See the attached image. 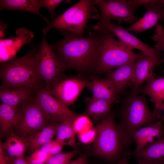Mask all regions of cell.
<instances>
[{
	"label": "cell",
	"instance_id": "6da1fadb",
	"mask_svg": "<svg viewBox=\"0 0 164 164\" xmlns=\"http://www.w3.org/2000/svg\"><path fill=\"white\" fill-rule=\"evenodd\" d=\"M61 39L50 45L65 70L73 69L81 73L94 71L101 45V34L94 31L85 37L65 34Z\"/></svg>",
	"mask_w": 164,
	"mask_h": 164
},
{
	"label": "cell",
	"instance_id": "7a4b0ae2",
	"mask_svg": "<svg viewBox=\"0 0 164 164\" xmlns=\"http://www.w3.org/2000/svg\"><path fill=\"white\" fill-rule=\"evenodd\" d=\"M34 47L23 56L1 63V87L36 90L44 87L36 68Z\"/></svg>",
	"mask_w": 164,
	"mask_h": 164
},
{
	"label": "cell",
	"instance_id": "3957f363",
	"mask_svg": "<svg viewBox=\"0 0 164 164\" xmlns=\"http://www.w3.org/2000/svg\"><path fill=\"white\" fill-rule=\"evenodd\" d=\"M160 119L150 111L144 97L135 94L129 96L122 105L120 121L117 124L124 148L128 147L133 142V135L136 130Z\"/></svg>",
	"mask_w": 164,
	"mask_h": 164
},
{
	"label": "cell",
	"instance_id": "277c9868",
	"mask_svg": "<svg viewBox=\"0 0 164 164\" xmlns=\"http://www.w3.org/2000/svg\"><path fill=\"white\" fill-rule=\"evenodd\" d=\"M96 6L94 0H80L56 17L43 29V32L47 34L50 29L54 28L64 34L83 36L88 20L92 19L99 20L101 18Z\"/></svg>",
	"mask_w": 164,
	"mask_h": 164
},
{
	"label": "cell",
	"instance_id": "5b68a950",
	"mask_svg": "<svg viewBox=\"0 0 164 164\" xmlns=\"http://www.w3.org/2000/svg\"><path fill=\"white\" fill-rule=\"evenodd\" d=\"M96 128L97 135L93 147L94 154L109 162L117 163L124 156L121 155L124 148L114 114L111 112L100 121Z\"/></svg>",
	"mask_w": 164,
	"mask_h": 164
},
{
	"label": "cell",
	"instance_id": "8992f818",
	"mask_svg": "<svg viewBox=\"0 0 164 164\" xmlns=\"http://www.w3.org/2000/svg\"><path fill=\"white\" fill-rule=\"evenodd\" d=\"M111 32L101 34V45L94 71L107 73L127 63L136 61L139 53H135L117 41Z\"/></svg>",
	"mask_w": 164,
	"mask_h": 164
},
{
	"label": "cell",
	"instance_id": "52a82bcc",
	"mask_svg": "<svg viewBox=\"0 0 164 164\" xmlns=\"http://www.w3.org/2000/svg\"><path fill=\"white\" fill-rule=\"evenodd\" d=\"M46 35L43 33L41 43L35 54V60L39 74L44 83V88L49 91L64 76L65 69L57 54L49 44Z\"/></svg>",
	"mask_w": 164,
	"mask_h": 164
},
{
	"label": "cell",
	"instance_id": "ba28073f",
	"mask_svg": "<svg viewBox=\"0 0 164 164\" xmlns=\"http://www.w3.org/2000/svg\"><path fill=\"white\" fill-rule=\"evenodd\" d=\"M35 97L17 107L15 118L14 128L20 136L28 140L50 123L36 102Z\"/></svg>",
	"mask_w": 164,
	"mask_h": 164
},
{
	"label": "cell",
	"instance_id": "9c48e42d",
	"mask_svg": "<svg viewBox=\"0 0 164 164\" xmlns=\"http://www.w3.org/2000/svg\"><path fill=\"white\" fill-rule=\"evenodd\" d=\"M97 24L93 26L94 31L99 34L111 32L117 36L119 42L132 50L135 49L141 51L158 62L159 64L161 56L160 51L150 46L136 36L125 29L121 26L113 24L111 21L102 18Z\"/></svg>",
	"mask_w": 164,
	"mask_h": 164
},
{
	"label": "cell",
	"instance_id": "30bf717a",
	"mask_svg": "<svg viewBox=\"0 0 164 164\" xmlns=\"http://www.w3.org/2000/svg\"><path fill=\"white\" fill-rule=\"evenodd\" d=\"M35 100L50 123L73 122L79 115L42 87L36 90Z\"/></svg>",
	"mask_w": 164,
	"mask_h": 164
},
{
	"label": "cell",
	"instance_id": "8fae6325",
	"mask_svg": "<svg viewBox=\"0 0 164 164\" xmlns=\"http://www.w3.org/2000/svg\"><path fill=\"white\" fill-rule=\"evenodd\" d=\"M87 81L81 77H67L64 76L47 91L68 107L74 103L82 91L87 87Z\"/></svg>",
	"mask_w": 164,
	"mask_h": 164
},
{
	"label": "cell",
	"instance_id": "7c38bea8",
	"mask_svg": "<svg viewBox=\"0 0 164 164\" xmlns=\"http://www.w3.org/2000/svg\"><path fill=\"white\" fill-rule=\"evenodd\" d=\"M99 9L102 18L115 20L119 24L125 22L133 24L140 18L134 13L132 7L127 0H94Z\"/></svg>",
	"mask_w": 164,
	"mask_h": 164
},
{
	"label": "cell",
	"instance_id": "4fadbf2b",
	"mask_svg": "<svg viewBox=\"0 0 164 164\" xmlns=\"http://www.w3.org/2000/svg\"><path fill=\"white\" fill-rule=\"evenodd\" d=\"M16 36L0 40V63L16 59V55L25 44L31 43L34 36L33 33L26 28H21L15 31Z\"/></svg>",
	"mask_w": 164,
	"mask_h": 164
},
{
	"label": "cell",
	"instance_id": "5bb4252c",
	"mask_svg": "<svg viewBox=\"0 0 164 164\" xmlns=\"http://www.w3.org/2000/svg\"><path fill=\"white\" fill-rule=\"evenodd\" d=\"M164 115L157 121L139 128L133 134L132 139L137 151L161 139L164 136L163 122Z\"/></svg>",
	"mask_w": 164,
	"mask_h": 164
},
{
	"label": "cell",
	"instance_id": "9a60e30c",
	"mask_svg": "<svg viewBox=\"0 0 164 164\" xmlns=\"http://www.w3.org/2000/svg\"><path fill=\"white\" fill-rule=\"evenodd\" d=\"M145 6L147 11L143 17L129 27L124 28L125 30L137 33L157 25L164 10L161 0H155L154 2Z\"/></svg>",
	"mask_w": 164,
	"mask_h": 164
},
{
	"label": "cell",
	"instance_id": "2e32d148",
	"mask_svg": "<svg viewBox=\"0 0 164 164\" xmlns=\"http://www.w3.org/2000/svg\"><path fill=\"white\" fill-rule=\"evenodd\" d=\"M136 61L127 63L107 73V77L113 84L118 96L128 87L133 86Z\"/></svg>",
	"mask_w": 164,
	"mask_h": 164
},
{
	"label": "cell",
	"instance_id": "e0dca14e",
	"mask_svg": "<svg viewBox=\"0 0 164 164\" xmlns=\"http://www.w3.org/2000/svg\"><path fill=\"white\" fill-rule=\"evenodd\" d=\"M133 154L138 164H163L164 163V136L160 140Z\"/></svg>",
	"mask_w": 164,
	"mask_h": 164
},
{
	"label": "cell",
	"instance_id": "ac0fdd59",
	"mask_svg": "<svg viewBox=\"0 0 164 164\" xmlns=\"http://www.w3.org/2000/svg\"><path fill=\"white\" fill-rule=\"evenodd\" d=\"M87 87L92 93V97L115 102L118 96L112 82L108 77L101 78L89 76Z\"/></svg>",
	"mask_w": 164,
	"mask_h": 164
},
{
	"label": "cell",
	"instance_id": "d6986e66",
	"mask_svg": "<svg viewBox=\"0 0 164 164\" xmlns=\"http://www.w3.org/2000/svg\"><path fill=\"white\" fill-rule=\"evenodd\" d=\"M158 62L142 53H139L134 68V81L133 86L135 92L145 81L154 76L153 71Z\"/></svg>",
	"mask_w": 164,
	"mask_h": 164
},
{
	"label": "cell",
	"instance_id": "ffe728a7",
	"mask_svg": "<svg viewBox=\"0 0 164 164\" xmlns=\"http://www.w3.org/2000/svg\"><path fill=\"white\" fill-rule=\"evenodd\" d=\"M87 107L81 114L86 115L94 121H101L111 113L114 102L98 99L93 97H87L85 100Z\"/></svg>",
	"mask_w": 164,
	"mask_h": 164
},
{
	"label": "cell",
	"instance_id": "44dd1931",
	"mask_svg": "<svg viewBox=\"0 0 164 164\" xmlns=\"http://www.w3.org/2000/svg\"><path fill=\"white\" fill-rule=\"evenodd\" d=\"M36 91L1 87L0 88V100L1 103L18 107L20 104L34 97Z\"/></svg>",
	"mask_w": 164,
	"mask_h": 164
},
{
	"label": "cell",
	"instance_id": "7402d4cb",
	"mask_svg": "<svg viewBox=\"0 0 164 164\" xmlns=\"http://www.w3.org/2000/svg\"><path fill=\"white\" fill-rule=\"evenodd\" d=\"M39 0H1L0 1V11L22 10L36 14L40 17L48 25L50 22L47 18L40 12Z\"/></svg>",
	"mask_w": 164,
	"mask_h": 164
},
{
	"label": "cell",
	"instance_id": "603a6c76",
	"mask_svg": "<svg viewBox=\"0 0 164 164\" xmlns=\"http://www.w3.org/2000/svg\"><path fill=\"white\" fill-rule=\"evenodd\" d=\"M58 124L49 123L31 136L28 139L29 151L32 152L53 140Z\"/></svg>",
	"mask_w": 164,
	"mask_h": 164
},
{
	"label": "cell",
	"instance_id": "cb8c5ba5",
	"mask_svg": "<svg viewBox=\"0 0 164 164\" xmlns=\"http://www.w3.org/2000/svg\"><path fill=\"white\" fill-rule=\"evenodd\" d=\"M0 141L3 148L13 158L24 156V152L29 147L27 139L12 132L4 143Z\"/></svg>",
	"mask_w": 164,
	"mask_h": 164
},
{
	"label": "cell",
	"instance_id": "d4e9b609",
	"mask_svg": "<svg viewBox=\"0 0 164 164\" xmlns=\"http://www.w3.org/2000/svg\"><path fill=\"white\" fill-rule=\"evenodd\" d=\"M17 107L1 103L0 105L1 136L9 135L14 128Z\"/></svg>",
	"mask_w": 164,
	"mask_h": 164
},
{
	"label": "cell",
	"instance_id": "484cf974",
	"mask_svg": "<svg viewBox=\"0 0 164 164\" xmlns=\"http://www.w3.org/2000/svg\"><path fill=\"white\" fill-rule=\"evenodd\" d=\"M72 123L64 122L58 124L55 141L63 145H69L77 149L76 143V133L72 126Z\"/></svg>",
	"mask_w": 164,
	"mask_h": 164
},
{
	"label": "cell",
	"instance_id": "4316f807",
	"mask_svg": "<svg viewBox=\"0 0 164 164\" xmlns=\"http://www.w3.org/2000/svg\"><path fill=\"white\" fill-rule=\"evenodd\" d=\"M147 81L142 91L150 97V100L164 91V78H155L154 76Z\"/></svg>",
	"mask_w": 164,
	"mask_h": 164
},
{
	"label": "cell",
	"instance_id": "83f0119b",
	"mask_svg": "<svg viewBox=\"0 0 164 164\" xmlns=\"http://www.w3.org/2000/svg\"><path fill=\"white\" fill-rule=\"evenodd\" d=\"M79 152L78 150L65 152H61L50 156L45 164H66Z\"/></svg>",
	"mask_w": 164,
	"mask_h": 164
},
{
	"label": "cell",
	"instance_id": "f1b7e54d",
	"mask_svg": "<svg viewBox=\"0 0 164 164\" xmlns=\"http://www.w3.org/2000/svg\"><path fill=\"white\" fill-rule=\"evenodd\" d=\"M72 126L75 132L77 134L93 127L91 118L82 114H79L74 120L72 123Z\"/></svg>",
	"mask_w": 164,
	"mask_h": 164
},
{
	"label": "cell",
	"instance_id": "f546056e",
	"mask_svg": "<svg viewBox=\"0 0 164 164\" xmlns=\"http://www.w3.org/2000/svg\"><path fill=\"white\" fill-rule=\"evenodd\" d=\"M51 156L49 154L38 149L33 152L25 159L28 164H45L47 159Z\"/></svg>",
	"mask_w": 164,
	"mask_h": 164
},
{
	"label": "cell",
	"instance_id": "4dcf8cb0",
	"mask_svg": "<svg viewBox=\"0 0 164 164\" xmlns=\"http://www.w3.org/2000/svg\"><path fill=\"white\" fill-rule=\"evenodd\" d=\"M156 34L152 36L151 38L157 42L154 48L161 51H164V29L161 25H158L155 29ZM164 62V56L160 60L159 64Z\"/></svg>",
	"mask_w": 164,
	"mask_h": 164
},
{
	"label": "cell",
	"instance_id": "1f68e13d",
	"mask_svg": "<svg viewBox=\"0 0 164 164\" xmlns=\"http://www.w3.org/2000/svg\"><path fill=\"white\" fill-rule=\"evenodd\" d=\"M77 134L79 141L82 143L87 144L94 142L96 138L97 132L96 128L92 127Z\"/></svg>",
	"mask_w": 164,
	"mask_h": 164
},
{
	"label": "cell",
	"instance_id": "d6a6232c",
	"mask_svg": "<svg viewBox=\"0 0 164 164\" xmlns=\"http://www.w3.org/2000/svg\"><path fill=\"white\" fill-rule=\"evenodd\" d=\"M63 0H39V8L44 7L50 12L52 21L54 19L55 11L56 8Z\"/></svg>",
	"mask_w": 164,
	"mask_h": 164
},
{
	"label": "cell",
	"instance_id": "836d02e7",
	"mask_svg": "<svg viewBox=\"0 0 164 164\" xmlns=\"http://www.w3.org/2000/svg\"><path fill=\"white\" fill-rule=\"evenodd\" d=\"M14 158H11L0 142V164H11Z\"/></svg>",
	"mask_w": 164,
	"mask_h": 164
},
{
	"label": "cell",
	"instance_id": "e575fe53",
	"mask_svg": "<svg viewBox=\"0 0 164 164\" xmlns=\"http://www.w3.org/2000/svg\"><path fill=\"white\" fill-rule=\"evenodd\" d=\"M155 0H130L129 2L134 11L141 5H145L154 2Z\"/></svg>",
	"mask_w": 164,
	"mask_h": 164
},
{
	"label": "cell",
	"instance_id": "d590c367",
	"mask_svg": "<svg viewBox=\"0 0 164 164\" xmlns=\"http://www.w3.org/2000/svg\"><path fill=\"white\" fill-rule=\"evenodd\" d=\"M63 146L55 140L51 147L48 153L51 156L61 152Z\"/></svg>",
	"mask_w": 164,
	"mask_h": 164
},
{
	"label": "cell",
	"instance_id": "8d00e7d4",
	"mask_svg": "<svg viewBox=\"0 0 164 164\" xmlns=\"http://www.w3.org/2000/svg\"><path fill=\"white\" fill-rule=\"evenodd\" d=\"M87 158L86 153L81 154L77 158L70 161L66 164H89L87 160Z\"/></svg>",
	"mask_w": 164,
	"mask_h": 164
},
{
	"label": "cell",
	"instance_id": "74e56055",
	"mask_svg": "<svg viewBox=\"0 0 164 164\" xmlns=\"http://www.w3.org/2000/svg\"><path fill=\"white\" fill-rule=\"evenodd\" d=\"M8 25L6 23L2 21H0V39L4 38L5 36L4 34L5 31L7 28Z\"/></svg>",
	"mask_w": 164,
	"mask_h": 164
},
{
	"label": "cell",
	"instance_id": "f35d334b",
	"mask_svg": "<svg viewBox=\"0 0 164 164\" xmlns=\"http://www.w3.org/2000/svg\"><path fill=\"white\" fill-rule=\"evenodd\" d=\"M11 164H28L23 157L14 158Z\"/></svg>",
	"mask_w": 164,
	"mask_h": 164
},
{
	"label": "cell",
	"instance_id": "ab89813d",
	"mask_svg": "<svg viewBox=\"0 0 164 164\" xmlns=\"http://www.w3.org/2000/svg\"><path fill=\"white\" fill-rule=\"evenodd\" d=\"M130 155L127 154L120 159L116 164H131L129 162Z\"/></svg>",
	"mask_w": 164,
	"mask_h": 164
},
{
	"label": "cell",
	"instance_id": "60d3db41",
	"mask_svg": "<svg viewBox=\"0 0 164 164\" xmlns=\"http://www.w3.org/2000/svg\"><path fill=\"white\" fill-rule=\"evenodd\" d=\"M161 1L163 5V6L164 7V0H161ZM164 21V9L162 15L161 19H160L159 21Z\"/></svg>",
	"mask_w": 164,
	"mask_h": 164
},
{
	"label": "cell",
	"instance_id": "b9f144b4",
	"mask_svg": "<svg viewBox=\"0 0 164 164\" xmlns=\"http://www.w3.org/2000/svg\"><path fill=\"white\" fill-rule=\"evenodd\" d=\"M161 109L162 110V111H163L164 115V101L162 102L161 104Z\"/></svg>",
	"mask_w": 164,
	"mask_h": 164
},
{
	"label": "cell",
	"instance_id": "7bdbcfd3",
	"mask_svg": "<svg viewBox=\"0 0 164 164\" xmlns=\"http://www.w3.org/2000/svg\"><path fill=\"white\" fill-rule=\"evenodd\" d=\"M163 164H164V163Z\"/></svg>",
	"mask_w": 164,
	"mask_h": 164
}]
</instances>
